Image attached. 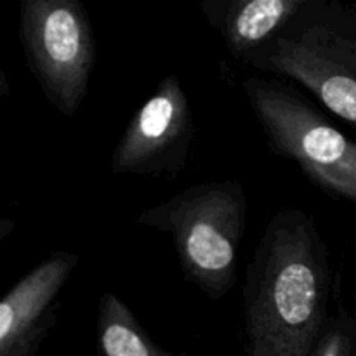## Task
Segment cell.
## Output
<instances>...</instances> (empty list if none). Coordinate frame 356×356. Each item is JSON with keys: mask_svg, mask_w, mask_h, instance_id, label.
I'll use <instances>...</instances> for the list:
<instances>
[{"mask_svg": "<svg viewBox=\"0 0 356 356\" xmlns=\"http://www.w3.org/2000/svg\"><path fill=\"white\" fill-rule=\"evenodd\" d=\"M329 252L301 209L271 216L243 284L247 356H312L329 320Z\"/></svg>", "mask_w": 356, "mask_h": 356, "instance_id": "cell-1", "label": "cell"}, {"mask_svg": "<svg viewBox=\"0 0 356 356\" xmlns=\"http://www.w3.org/2000/svg\"><path fill=\"white\" fill-rule=\"evenodd\" d=\"M256 72L308 89L356 129V3L306 0L302 9L245 61Z\"/></svg>", "mask_w": 356, "mask_h": 356, "instance_id": "cell-2", "label": "cell"}, {"mask_svg": "<svg viewBox=\"0 0 356 356\" xmlns=\"http://www.w3.org/2000/svg\"><path fill=\"white\" fill-rule=\"evenodd\" d=\"M245 218L243 186L226 179L179 191L146 209L138 225L170 235L184 278L218 301L235 284Z\"/></svg>", "mask_w": 356, "mask_h": 356, "instance_id": "cell-3", "label": "cell"}, {"mask_svg": "<svg viewBox=\"0 0 356 356\" xmlns=\"http://www.w3.org/2000/svg\"><path fill=\"white\" fill-rule=\"evenodd\" d=\"M242 89L270 148L330 197L356 205V139L285 80L249 76Z\"/></svg>", "mask_w": 356, "mask_h": 356, "instance_id": "cell-4", "label": "cell"}, {"mask_svg": "<svg viewBox=\"0 0 356 356\" xmlns=\"http://www.w3.org/2000/svg\"><path fill=\"white\" fill-rule=\"evenodd\" d=\"M19 38L49 103L73 117L86 99L97 58L86 6L79 0H23Z\"/></svg>", "mask_w": 356, "mask_h": 356, "instance_id": "cell-5", "label": "cell"}, {"mask_svg": "<svg viewBox=\"0 0 356 356\" xmlns=\"http://www.w3.org/2000/svg\"><path fill=\"white\" fill-rule=\"evenodd\" d=\"M193 111L176 75H167L136 110L111 155L113 174L177 176L195 141Z\"/></svg>", "mask_w": 356, "mask_h": 356, "instance_id": "cell-6", "label": "cell"}, {"mask_svg": "<svg viewBox=\"0 0 356 356\" xmlns=\"http://www.w3.org/2000/svg\"><path fill=\"white\" fill-rule=\"evenodd\" d=\"M76 264L79 256L70 250L52 252L0 299V356L37 355Z\"/></svg>", "mask_w": 356, "mask_h": 356, "instance_id": "cell-7", "label": "cell"}, {"mask_svg": "<svg viewBox=\"0 0 356 356\" xmlns=\"http://www.w3.org/2000/svg\"><path fill=\"white\" fill-rule=\"evenodd\" d=\"M306 0H205L209 23L219 31L229 54L245 63L280 33Z\"/></svg>", "mask_w": 356, "mask_h": 356, "instance_id": "cell-8", "label": "cell"}, {"mask_svg": "<svg viewBox=\"0 0 356 356\" xmlns=\"http://www.w3.org/2000/svg\"><path fill=\"white\" fill-rule=\"evenodd\" d=\"M97 341L103 356H186L160 348L146 334L129 306L113 292H104L99 299Z\"/></svg>", "mask_w": 356, "mask_h": 356, "instance_id": "cell-9", "label": "cell"}, {"mask_svg": "<svg viewBox=\"0 0 356 356\" xmlns=\"http://www.w3.org/2000/svg\"><path fill=\"white\" fill-rule=\"evenodd\" d=\"M312 356H356V318L341 308L329 316Z\"/></svg>", "mask_w": 356, "mask_h": 356, "instance_id": "cell-10", "label": "cell"}]
</instances>
